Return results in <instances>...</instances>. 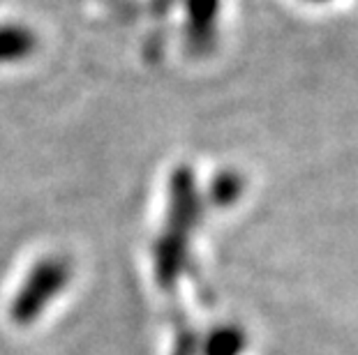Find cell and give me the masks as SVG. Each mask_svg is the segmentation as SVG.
I'll return each mask as SVG.
<instances>
[{
  "instance_id": "cell-1",
  "label": "cell",
  "mask_w": 358,
  "mask_h": 355,
  "mask_svg": "<svg viewBox=\"0 0 358 355\" xmlns=\"http://www.w3.org/2000/svg\"><path fill=\"white\" fill-rule=\"evenodd\" d=\"M196 219H199V194H196L194 178L187 169H180L171 183L169 224L155 252L157 284L166 291L178 286L182 268L187 263V240Z\"/></svg>"
},
{
  "instance_id": "cell-2",
  "label": "cell",
  "mask_w": 358,
  "mask_h": 355,
  "mask_svg": "<svg viewBox=\"0 0 358 355\" xmlns=\"http://www.w3.org/2000/svg\"><path fill=\"white\" fill-rule=\"evenodd\" d=\"M70 279L72 266L65 256L51 254L40 259L30 268L19 291L14 293L10 305V321L19 328L33 326L44 314V309L70 286Z\"/></svg>"
},
{
  "instance_id": "cell-3",
  "label": "cell",
  "mask_w": 358,
  "mask_h": 355,
  "mask_svg": "<svg viewBox=\"0 0 358 355\" xmlns=\"http://www.w3.org/2000/svg\"><path fill=\"white\" fill-rule=\"evenodd\" d=\"M222 0H185L187 42L194 51H210L217 40V24Z\"/></svg>"
},
{
  "instance_id": "cell-4",
  "label": "cell",
  "mask_w": 358,
  "mask_h": 355,
  "mask_svg": "<svg viewBox=\"0 0 358 355\" xmlns=\"http://www.w3.org/2000/svg\"><path fill=\"white\" fill-rule=\"evenodd\" d=\"M37 51V35L33 28L17 21L0 24V67L26 63Z\"/></svg>"
},
{
  "instance_id": "cell-5",
  "label": "cell",
  "mask_w": 358,
  "mask_h": 355,
  "mask_svg": "<svg viewBox=\"0 0 358 355\" xmlns=\"http://www.w3.org/2000/svg\"><path fill=\"white\" fill-rule=\"evenodd\" d=\"M245 332L238 326H220L206 337L201 355H241L245 351Z\"/></svg>"
},
{
  "instance_id": "cell-6",
  "label": "cell",
  "mask_w": 358,
  "mask_h": 355,
  "mask_svg": "<svg viewBox=\"0 0 358 355\" xmlns=\"http://www.w3.org/2000/svg\"><path fill=\"white\" fill-rule=\"evenodd\" d=\"M241 192H243V183L236 173H220L213 180V199H215L217 206H231L241 196Z\"/></svg>"
},
{
  "instance_id": "cell-7",
  "label": "cell",
  "mask_w": 358,
  "mask_h": 355,
  "mask_svg": "<svg viewBox=\"0 0 358 355\" xmlns=\"http://www.w3.org/2000/svg\"><path fill=\"white\" fill-rule=\"evenodd\" d=\"M310 3H326V0H310Z\"/></svg>"
}]
</instances>
